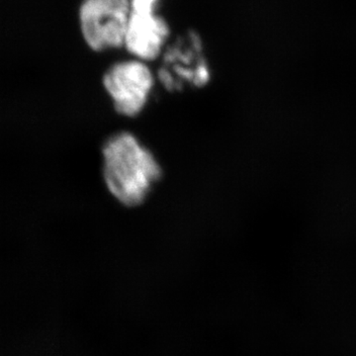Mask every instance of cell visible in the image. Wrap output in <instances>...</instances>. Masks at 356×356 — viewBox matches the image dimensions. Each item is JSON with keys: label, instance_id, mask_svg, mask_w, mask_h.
<instances>
[{"label": "cell", "instance_id": "3957f363", "mask_svg": "<svg viewBox=\"0 0 356 356\" xmlns=\"http://www.w3.org/2000/svg\"><path fill=\"white\" fill-rule=\"evenodd\" d=\"M156 79L170 92L202 88L209 81V67L195 32H187L166 46Z\"/></svg>", "mask_w": 356, "mask_h": 356}, {"label": "cell", "instance_id": "5b68a950", "mask_svg": "<svg viewBox=\"0 0 356 356\" xmlns=\"http://www.w3.org/2000/svg\"><path fill=\"white\" fill-rule=\"evenodd\" d=\"M170 35V26L161 16L131 13L124 47L134 58L147 64L163 56Z\"/></svg>", "mask_w": 356, "mask_h": 356}, {"label": "cell", "instance_id": "277c9868", "mask_svg": "<svg viewBox=\"0 0 356 356\" xmlns=\"http://www.w3.org/2000/svg\"><path fill=\"white\" fill-rule=\"evenodd\" d=\"M130 15L129 0H83L79 22L84 41L95 51L124 47Z\"/></svg>", "mask_w": 356, "mask_h": 356}, {"label": "cell", "instance_id": "6da1fadb", "mask_svg": "<svg viewBox=\"0 0 356 356\" xmlns=\"http://www.w3.org/2000/svg\"><path fill=\"white\" fill-rule=\"evenodd\" d=\"M102 154L105 186L125 207L143 205L163 177V168L151 149L128 131L109 136Z\"/></svg>", "mask_w": 356, "mask_h": 356}, {"label": "cell", "instance_id": "7a4b0ae2", "mask_svg": "<svg viewBox=\"0 0 356 356\" xmlns=\"http://www.w3.org/2000/svg\"><path fill=\"white\" fill-rule=\"evenodd\" d=\"M156 79L147 63L131 58L112 65L103 74L102 83L115 111L135 118L146 108Z\"/></svg>", "mask_w": 356, "mask_h": 356}, {"label": "cell", "instance_id": "8992f818", "mask_svg": "<svg viewBox=\"0 0 356 356\" xmlns=\"http://www.w3.org/2000/svg\"><path fill=\"white\" fill-rule=\"evenodd\" d=\"M159 0H131V13L138 14L154 13Z\"/></svg>", "mask_w": 356, "mask_h": 356}]
</instances>
